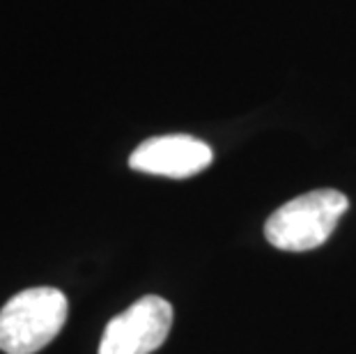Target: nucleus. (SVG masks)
Masks as SVG:
<instances>
[{"label": "nucleus", "instance_id": "f257e3e1", "mask_svg": "<svg viewBox=\"0 0 356 354\" xmlns=\"http://www.w3.org/2000/svg\"><path fill=\"white\" fill-rule=\"evenodd\" d=\"M347 207V195L336 189L308 191L280 205L264 223V235L280 251H310L331 237Z\"/></svg>", "mask_w": 356, "mask_h": 354}, {"label": "nucleus", "instance_id": "f03ea898", "mask_svg": "<svg viewBox=\"0 0 356 354\" xmlns=\"http://www.w3.org/2000/svg\"><path fill=\"white\" fill-rule=\"evenodd\" d=\"M67 297L58 288H28L0 308V350L35 354L60 334L67 322Z\"/></svg>", "mask_w": 356, "mask_h": 354}, {"label": "nucleus", "instance_id": "7ed1b4c3", "mask_svg": "<svg viewBox=\"0 0 356 354\" xmlns=\"http://www.w3.org/2000/svg\"><path fill=\"white\" fill-rule=\"evenodd\" d=\"M172 327V306L147 295L115 315L104 329L99 354H152L165 343Z\"/></svg>", "mask_w": 356, "mask_h": 354}, {"label": "nucleus", "instance_id": "20e7f679", "mask_svg": "<svg viewBox=\"0 0 356 354\" xmlns=\"http://www.w3.org/2000/svg\"><path fill=\"white\" fill-rule=\"evenodd\" d=\"M211 159L214 152L207 143L186 134H170V136H156L140 143L129 156V166L147 175L184 179L198 175L211 163Z\"/></svg>", "mask_w": 356, "mask_h": 354}]
</instances>
